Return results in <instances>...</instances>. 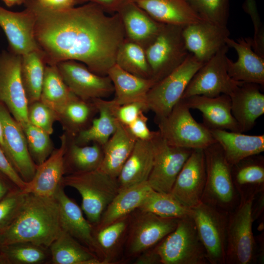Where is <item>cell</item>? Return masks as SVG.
Instances as JSON below:
<instances>
[{"instance_id":"cell-8","label":"cell","mask_w":264,"mask_h":264,"mask_svg":"<svg viewBox=\"0 0 264 264\" xmlns=\"http://www.w3.org/2000/svg\"><path fill=\"white\" fill-rule=\"evenodd\" d=\"M204 63L190 53L176 68L156 82L148 91L146 103L155 121L166 116L181 99L191 79Z\"/></svg>"},{"instance_id":"cell-37","label":"cell","mask_w":264,"mask_h":264,"mask_svg":"<svg viewBox=\"0 0 264 264\" xmlns=\"http://www.w3.org/2000/svg\"><path fill=\"white\" fill-rule=\"evenodd\" d=\"M98 113L92 101L82 100L75 95L59 115L58 121L68 136L75 137L88 128Z\"/></svg>"},{"instance_id":"cell-31","label":"cell","mask_w":264,"mask_h":264,"mask_svg":"<svg viewBox=\"0 0 264 264\" xmlns=\"http://www.w3.org/2000/svg\"><path fill=\"white\" fill-rule=\"evenodd\" d=\"M114 88L115 97L118 105L135 102H146L147 94L155 84L152 79L143 78L130 73L114 64L107 75Z\"/></svg>"},{"instance_id":"cell-34","label":"cell","mask_w":264,"mask_h":264,"mask_svg":"<svg viewBox=\"0 0 264 264\" xmlns=\"http://www.w3.org/2000/svg\"><path fill=\"white\" fill-rule=\"evenodd\" d=\"M92 101L98 110V116L93 119L88 128L74 137V140L79 145L96 143L103 146L115 131L118 121L112 110L111 100L95 99Z\"/></svg>"},{"instance_id":"cell-58","label":"cell","mask_w":264,"mask_h":264,"mask_svg":"<svg viewBox=\"0 0 264 264\" xmlns=\"http://www.w3.org/2000/svg\"><path fill=\"white\" fill-rule=\"evenodd\" d=\"M3 245V242H2L1 236V234H0V251Z\"/></svg>"},{"instance_id":"cell-11","label":"cell","mask_w":264,"mask_h":264,"mask_svg":"<svg viewBox=\"0 0 264 264\" xmlns=\"http://www.w3.org/2000/svg\"><path fill=\"white\" fill-rule=\"evenodd\" d=\"M178 219L165 218L152 213L136 210L131 213L125 243L127 257H136L156 245L176 227Z\"/></svg>"},{"instance_id":"cell-35","label":"cell","mask_w":264,"mask_h":264,"mask_svg":"<svg viewBox=\"0 0 264 264\" xmlns=\"http://www.w3.org/2000/svg\"><path fill=\"white\" fill-rule=\"evenodd\" d=\"M66 136L64 155L65 175L85 173L99 168L103 158L101 145L96 143L90 145H79L75 142L74 137L67 134Z\"/></svg>"},{"instance_id":"cell-17","label":"cell","mask_w":264,"mask_h":264,"mask_svg":"<svg viewBox=\"0 0 264 264\" xmlns=\"http://www.w3.org/2000/svg\"><path fill=\"white\" fill-rule=\"evenodd\" d=\"M0 120L6 148L5 155L22 178L28 182L32 179L37 165L29 154L23 129L1 102Z\"/></svg>"},{"instance_id":"cell-10","label":"cell","mask_w":264,"mask_h":264,"mask_svg":"<svg viewBox=\"0 0 264 264\" xmlns=\"http://www.w3.org/2000/svg\"><path fill=\"white\" fill-rule=\"evenodd\" d=\"M183 28L164 24L156 38L145 49L155 83L179 66L190 53L183 36Z\"/></svg>"},{"instance_id":"cell-56","label":"cell","mask_w":264,"mask_h":264,"mask_svg":"<svg viewBox=\"0 0 264 264\" xmlns=\"http://www.w3.org/2000/svg\"><path fill=\"white\" fill-rule=\"evenodd\" d=\"M0 146L4 153L5 154L6 152V148L4 142L3 132L1 122L0 120Z\"/></svg>"},{"instance_id":"cell-24","label":"cell","mask_w":264,"mask_h":264,"mask_svg":"<svg viewBox=\"0 0 264 264\" xmlns=\"http://www.w3.org/2000/svg\"><path fill=\"white\" fill-rule=\"evenodd\" d=\"M117 13L122 21L126 38L144 49L154 40L164 25L131 0L125 2Z\"/></svg>"},{"instance_id":"cell-30","label":"cell","mask_w":264,"mask_h":264,"mask_svg":"<svg viewBox=\"0 0 264 264\" xmlns=\"http://www.w3.org/2000/svg\"><path fill=\"white\" fill-rule=\"evenodd\" d=\"M136 140L127 126L118 121L115 131L102 146L103 158L99 169L117 178Z\"/></svg>"},{"instance_id":"cell-54","label":"cell","mask_w":264,"mask_h":264,"mask_svg":"<svg viewBox=\"0 0 264 264\" xmlns=\"http://www.w3.org/2000/svg\"><path fill=\"white\" fill-rule=\"evenodd\" d=\"M16 188H19L0 173V200Z\"/></svg>"},{"instance_id":"cell-9","label":"cell","mask_w":264,"mask_h":264,"mask_svg":"<svg viewBox=\"0 0 264 264\" xmlns=\"http://www.w3.org/2000/svg\"><path fill=\"white\" fill-rule=\"evenodd\" d=\"M190 209L209 264H225L229 212L201 201Z\"/></svg>"},{"instance_id":"cell-43","label":"cell","mask_w":264,"mask_h":264,"mask_svg":"<svg viewBox=\"0 0 264 264\" xmlns=\"http://www.w3.org/2000/svg\"><path fill=\"white\" fill-rule=\"evenodd\" d=\"M25 135L29 154L38 166L50 155L54 144L50 134L29 123L22 127Z\"/></svg>"},{"instance_id":"cell-29","label":"cell","mask_w":264,"mask_h":264,"mask_svg":"<svg viewBox=\"0 0 264 264\" xmlns=\"http://www.w3.org/2000/svg\"><path fill=\"white\" fill-rule=\"evenodd\" d=\"M154 156L151 140H137L117 177L120 190L147 181L152 168Z\"/></svg>"},{"instance_id":"cell-36","label":"cell","mask_w":264,"mask_h":264,"mask_svg":"<svg viewBox=\"0 0 264 264\" xmlns=\"http://www.w3.org/2000/svg\"><path fill=\"white\" fill-rule=\"evenodd\" d=\"M49 247L52 264H102L94 252L62 230Z\"/></svg>"},{"instance_id":"cell-27","label":"cell","mask_w":264,"mask_h":264,"mask_svg":"<svg viewBox=\"0 0 264 264\" xmlns=\"http://www.w3.org/2000/svg\"><path fill=\"white\" fill-rule=\"evenodd\" d=\"M131 214L102 227L92 226V235L102 264L121 261Z\"/></svg>"},{"instance_id":"cell-41","label":"cell","mask_w":264,"mask_h":264,"mask_svg":"<svg viewBox=\"0 0 264 264\" xmlns=\"http://www.w3.org/2000/svg\"><path fill=\"white\" fill-rule=\"evenodd\" d=\"M115 64L137 76L153 79L145 50L138 44L126 38L118 50Z\"/></svg>"},{"instance_id":"cell-1","label":"cell","mask_w":264,"mask_h":264,"mask_svg":"<svg viewBox=\"0 0 264 264\" xmlns=\"http://www.w3.org/2000/svg\"><path fill=\"white\" fill-rule=\"evenodd\" d=\"M24 3L35 15V38L46 65L73 60L98 75H108L126 38L117 13L108 15L91 2L62 10L45 8L36 0Z\"/></svg>"},{"instance_id":"cell-16","label":"cell","mask_w":264,"mask_h":264,"mask_svg":"<svg viewBox=\"0 0 264 264\" xmlns=\"http://www.w3.org/2000/svg\"><path fill=\"white\" fill-rule=\"evenodd\" d=\"M206 180L203 149H193L179 173L170 194L184 206L191 208L200 201Z\"/></svg>"},{"instance_id":"cell-12","label":"cell","mask_w":264,"mask_h":264,"mask_svg":"<svg viewBox=\"0 0 264 264\" xmlns=\"http://www.w3.org/2000/svg\"><path fill=\"white\" fill-rule=\"evenodd\" d=\"M228 48L224 45L199 68L181 99L194 95L212 97L224 94L229 96L244 83L234 80L228 74L226 66Z\"/></svg>"},{"instance_id":"cell-4","label":"cell","mask_w":264,"mask_h":264,"mask_svg":"<svg viewBox=\"0 0 264 264\" xmlns=\"http://www.w3.org/2000/svg\"><path fill=\"white\" fill-rule=\"evenodd\" d=\"M204 152L206 180L201 201L230 212L240 201L232 179V166L217 142L204 149Z\"/></svg>"},{"instance_id":"cell-44","label":"cell","mask_w":264,"mask_h":264,"mask_svg":"<svg viewBox=\"0 0 264 264\" xmlns=\"http://www.w3.org/2000/svg\"><path fill=\"white\" fill-rule=\"evenodd\" d=\"M204 21L227 26L229 0H187Z\"/></svg>"},{"instance_id":"cell-25","label":"cell","mask_w":264,"mask_h":264,"mask_svg":"<svg viewBox=\"0 0 264 264\" xmlns=\"http://www.w3.org/2000/svg\"><path fill=\"white\" fill-rule=\"evenodd\" d=\"M260 86L244 83L229 95L231 112L242 132L251 130L264 113V94Z\"/></svg>"},{"instance_id":"cell-21","label":"cell","mask_w":264,"mask_h":264,"mask_svg":"<svg viewBox=\"0 0 264 264\" xmlns=\"http://www.w3.org/2000/svg\"><path fill=\"white\" fill-rule=\"evenodd\" d=\"M60 139L59 147L55 149L46 160L37 166L32 179L27 182L23 190L25 193L45 197L54 196L65 175L64 155L67 140L65 132Z\"/></svg>"},{"instance_id":"cell-52","label":"cell","mask_w":264,"mask_h":264,"mask_svg":"<svg viewBox=\"0 0 264 264\" xmlns=\"http://www.w3.org/2000/svg\"><path fill=\"white\" fill-rule=\"evenodd\" d=\"M128 0H79L80 3L88 2L93 3L105 12L117 13L122 5Z\"/></svg>"},{"instance_id":"cell-53","label":"cell","mask_w":264,"mask_h":264,"mask_svg":"<svg viewBox=\"0 0 264 264\" xmlns=\"http://www.w3.org/2000/svg\"><path fill=\"white\" fill-rule=\"evenodd\" d=\"M264 190L254 196L251 206V216L253 221L264 218Z\"/></svg>"},{"instance_id":"cell-19","label":"cell","mask_w":264,"mask_h":264,"mask_svg":"<svg viewBox=\"0 0 264 264\" xmlns=\"http://www.w3.org/2000/svg\"><path fill=\"white\" fill-rule=\"evenodd\" d=\"M182 33L189 52L203 63L226 45L230 35L227 26L204 21L183 27Z\"/></svg>"},{"instance_id":"cell-23","label":"cell","mask_w":264,"mask_h":264,"mask_svg":"<svg viewBox=\"0 0 264 264\" xmlns=\"http://www.w3.org/2000/svg\"><path fill=\"white\" fill-rule=\"evenodd\" d=\"M64 187L61 183L54 195L59 206L61 228L89 248L99 258L92 235V225L84 218L82 209L66 195Z\"/></svg>"},{"instance_id":"cell-3","label":"cell","mask_w":264,"mask_h":264,"mask_svg":"<svg viewBox=\"0 0 264 264\" xmlns=\"http://www.w3.org/2000/svg\"><path fill=\"white\" fill-rule=\"evenodd\" d=\"M61 183L79 193L82 197L81 209L92 226L98 224L104 212L120 190L117 178L99 169L65 175Z\"/></svg>"},{"instance_id":"cell-28","label":"cell","mask_w":264,"mask_h":264,"mask_svg":"<svg viewBox=\"0 0 264 264\" xmlns=\"http://www.w3.org/2000/svg\"><path fill=\"white\" fill-rule=\"evenodd\" d=\"M232 166L248 156L264 151V135H248L221 129H210Z\"/></svg>"},{"instance_id":"cell-14","label":"cell","mask_w":264,"mask_h":264,"mask_svg":"<svg viewBox=\"0 0 264 264\" xmlns=\"http://www.w3.org/2000/svg\"><path fill=\"white\" fill-rule=\"evenodd\" d=\"M151 141L154 148V161L147 181L152 189L170 193L193 149L169 145L158 131H154Z\"/></svg>"},{"instance_id":"cell-42","label":"cell","mask_w":264,"mask_h":264,"mask_svg":"<svg viewBox=\"0 0 264 264\" xmlns=\"http://www.w3.org/2000/svg\"><path fill=\"white\" fill-rule=\"evenodd\" d=\"M138 210L165 218L179 219L191 215V209L176 200L170 193L151 189Z\"/></svg>"},{"instance_id":"cell-49","label":"cell","mask_w":264,"mask_h":264,"mask_svg":"<svg viewBox=\"0 0 264 264\" xmlns=\"http://www.w3.org/2000/svg\"><path fill=\"white\" fill-rule=\"evenodd\" d=\"M0 173L16 186L24 190L27 185L10 163L0 146Z\"/></svg>"},{"instance_id":"cell-22","label":"cell","mask_w":264,"mask_h":264,"mask_svg":"<svg viewBox=\"0 0 264 264\" xmlns=\"http://www.w3.org/2000/svg\"><path fill=\"white\" fill-rule=\"evenodd\" d=\"M182 99L190 109L198 110L201 112L203 124L209 129L242 132L232 115L231 99L228 95L222 94L212 97L194 95Z\"/></svg>"},{"instance_id":"cell-51","label":"cell","mask_w":264,"mask_h":264,"mask_svg":"<svg viewBox=\"0 0 264 264\" xmlns=\"http://www.w3.org/2000/svg\"><path fill=\"white\" fill-rule=\"evenodd\" d=\"M136 258L134 263L135 264H161L160 257L155 246L143 251Z\"/></svg>"},{"instance_id":"cell-45","label":"cell","mask_w":264,"mask_h":264,"mask_svg":"<svg viewBox=\"0 0 264 264\" xmlns=\"http://www.w3.org/2000/svg\"><path fill=\"white\" fill-rule=\"evenodd\" d=\"M26 193L16 188L0 200V234L6 231L19 215Z\"/></svg>"},{"instance_id":"cell-40","label":"cell","mask_w":264,"mask_h":264,"mask_svg":"<svg viewBox=\"0 0 264 264\" xmlns=\"http://www.w3.org/2000/svg\"><path fill=\"white\" fill-rule=\"evenodd\" d=\"M22 56V79L29 104L40 100L46 64L41 49Z\"/></svg>"},{"instance_id":"cell-50","label":"cell","mask_w":264,"mask_h":264,"mask_svg":"<svg viewBox=\"0 0 264 264\" xmlns=\"http://www.w3.org/2000/svg\"><path fill=\"white\" fill-rule=\"evenodd\" d=\"M41 6L52 10L69 9L80 3L79 0H36Z\"/></svg>"},{"instance_id":"cell-15","label":"cell","mask_w":264,"mask_h":264,"mask_svg":"<svg viewBox=\"0 0 264 264\" xmlns=\"http://www.w3.org/2000/svg\"><path fill=\"white\" fill-rule=\"evenodd\" d=\"M56 66L70 91L82 100L106 99L114 93L113 84L108 75H98L82 63L67 60Z\"/></svg>"},{"instance_id":"cell-33","label":"cell","mask_w":264,"mask_h":264,"mask_svg":"<svg viewBox=\"0 0 264 264\" xmlns=\"http://www.w3.org/2000/svg\"><path fill=\"white\" fill-rule=\"evenodd\" d=\"M231 173L240 197L255 195L264 190V157L261 154L248 156L232 165Z\"/></svg>"},{"instance_id":"cell-55","label":"cell","mask_w":264,"mask_h":264,"mask_svg":"<svg viewBox=\"0 0 264 264\" xmlns=\"http://www.w3.org/2000/svg\"><path fill=\"white\" fill-rule=\"evenodd\" d=\"M256 243V255L257 264H264V231L255 237Z\"/></svg>"},{"instance_id":"cell-47","label":"cell","mask_w":264,"mask_h":264,"mask_svg":"<svg viewBox=\"0 0 264 264\" xmlns=\"http://www.w3.org/2000/svg\"><path fill=\"white\" fill-rule=\"evenodd\" d=\"M111 109L116 120L126 126L132 123L140 113L148 110L144 102L118 105L113 99L111 100Z\"/></svg>"},{"instance_id":"cell-46","label":"cell","mask_w":264,"mask_h":264,"mask_svg":"<svg viewBox=\"0 0 264 264\" xmlns=\"http://www.w3.org/2000/svg\"><path fill=\"white\" fill-rule=\"evenodd\" d=\"M27 117L30 124L50 135L53 133L54 123L59 120L58 114L40 100L28 104Z\"/></svg>"},{"instance_id":"cell-39","label":"cell","mask_w":264,"mask_h":264,"mask_svg":"<svg viewBox=\"0 0 264 264\" xmlns=\"http://www.w3.org/2000/svg\"><path fill=\"white\" fill-rule=\"evenodd\" d=\"M74 95L65 83L57 66L46 65L40 100L59 116Z\"/></svg>"},{"instance_id":"cell-20","label":"cell","mask_w":264,"mask_h":264,"mask_svg":"<svg viewBox=\"0 0 264 264\" xmlns=\"http://www.w3.org/2000/svg\"><path fill=\"white\" fill-rule=\"evenodd\" d=\"M226 44L233 48L238 59L233 62L226 58L227 71L230 77L236 81L264 86V59L252 48V39L241 38L235 41L229 37Z\"/></svg>"},{"instance_id":"cell-18","label":"cell","mask_w":264,"mask_h":264,"mask_svg":"<svg viewBox=\"0 0 264 264\" xmlns=\"http://www.w3.org/2000/svg\"><path fill=\"white\" fill-rule=\"evenodd\" d=\"M35 15L29 8L13 12L0 5V27L7 39L9 51L22 56L41 49L35 38Z\"/></svg>"},{"instance_id":"cell-38","label":"cell","mask_w":264,"mask_h":264,"mask_svg":"<svg viewBox=\"0 0 264 264\" xmlns=\"http://www.w3.org/2000/svg\"><path fill=\"white\" fill-rule=\"evenodd\" d=\"M49 247L30 242L3 244L0 251V264H51Z\"/></svg>"},{"instance_id":"cell-7","label":"cell","mask_w":264,"mask_h":264,"mask_svg":"<svg viewBox=\"0 0 264 264\" xmlns=\"http://www.w3.org/2000/svg\"><path fill=\"white\" fill-rule=\"evenodd\" d=\"M155 247L161 264H209L191 215L178 219L176 228Z\"/></svg>"},{"instance_id":"cell-2","label":"cell","mask_w":264,"mask_h":264,"mask_svg":"<svg viewBox=\"0 0 264 264\" xmlns=\"http://www.w3.org/2000/svg\"><path fill=\"white\" fill-rule=\"evenodd\" d=\"M61 230L59 206L55 197L26 193L17 217L0 234L3 244L30 242L49 247Z\"/></svg>"},{"instance_id":"cell-13","label":"cell","mask_w":264,"mask_h":264,"mask_svg":"<svg viewBox=\"0 0 264 264\" xmlns=\"http://www.w3.org/2000/svg\"><path fill=\"white\" fill-rule=\"evenodd\" d=\"M22 58L9 50L0 53V102L22 127L29 121L28 103L21 76Z\"/></svg>"},{"instance_id":"cell-48","label":"cell","mask_w":264,"mask_h":264,"mask_svg":"<svg viewBox=\"0 0 264 264\" xmlns=\"http://www.w3.org/2000/svg\"><path fill=\"white\" fill-rule=\"evenodd\" d=\"M148 120L144 112H142L127 126L130 133L136 140L148 141L153 137L154 131H151L148 128Z\"/></svg>"},{"instance_id":"cell-57","label":"cell","mask_w":264,"mask_h":264,"mask_svg":"<svg viewBox=\"0 0 264 264\" xmlns=\"http://www.w3.org/2000/svg\"><path fill=\"white\" fill-rule=\"evenodd\" d=\"M8 6L11 7L24 3V0H2Z\"/></svg>"},{"instance_id":"cell-5","label":"cell","mask_w":264,"mask_h":264,"mask_svg":"<svg viewBox=\"0 0 264 264\" xmlns=\"http://www.w3.org/2000/svg\"><path fill=\"white\" fill-rule=\"evenodd\" d=\"M155 121L160 134L170 145L204 150L217 142L210 129L194 118L182 99L166 116Z\"/></svg>"},{"instance_id":"cell-26","label":"cell","mask_w":264,"mask_h":264,"mask_svg":"<svg viewBox=\"0 0 264 264\" xmlns=\"http://www.w3.org/2000/svg\"><path fill=\"white\" fill-rule=\"evenodd\" d=\"M131 0L154 20L163 24L184 27L204 21L187 0Z\"/></svg>"},{"instance_id":"cell-32","label":"cell","mask_w":264,"mask_h":264,"mask_svg":"<svg viewBox=\"0 0 264 264\" xmlns=\"http://www.w3.org/2000/svg\"><path fill=\"white\" fill-rule=\"evenodd\" d=\"M152 189L147 181L120 190L104 212L98 224L104 227L132 213L141 205Z\"/></svg>"},{"instance_id":"cell-6","label":"cell","mask_w":264,"mask_h":264,"mask_svg":"<svg viewBox=\"0 0 264 264\" xmlns=\"http://www.w3.org/2000/svg\"><path fill=\"white\" fill-rule=\"evenodd\" d=\"M254 196L241 197L239 204L229 213L225 264H257L251 216Z\"/></svg>"}]
</instances>
